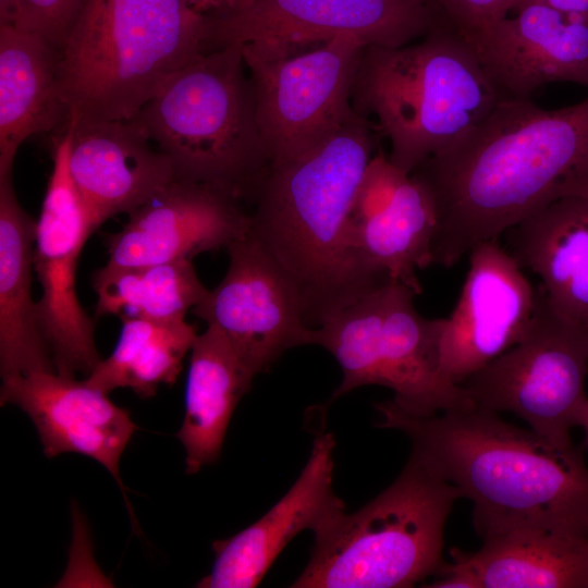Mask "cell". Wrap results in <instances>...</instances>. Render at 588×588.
<instances>
[{
  "instance_id": "3",
  "label": "cell",
  "mask_w": 588,
  "mask_h": 588,
  "mask_svg": "<svg viewBox=\"0 0 588 588\" xmlns=\"http://www.w3.org/2000/svg\"><path fill=\"white\" fill-rule=\"evenodd\" d=\"M379 137L355 112L321 145L272 163L252 203L249 232L296 289L311 329L392 280L366 260L351 218Z\"/></svg>"
},
{
  "instance_id": "22",
  "label": "cell",
  "mask_w": 588,
  "mask_h": 588,
  "mask_svg": "<svg viewBox=\"0 0 588 588\" xmlns=\"http://www.w3.org/2000/svg\"><path fill=\"white\" fill-rule=\"evenodd\" d=\"M510 254L540 279L555 311L588 328V197H567L506 232Z\"/></svg>"
},
{
  "instance_id": "21",
  "label": "cell",
  "mask_w": 588,
  "mask_h": 588,
  "mask_svg": "<svg viewBox=\"0 0 588 588\" xmlns=\"http://www.w3.org/2000/svg\"><path fill=\"white\" fill-rule=\"evenodd\" d=\"M439 588H588V538L520 528L490 535L478 551L454 549Z\"/></svg>"
},
{
  "instance_id": "31",
  "label": "cell",
  "mask_w": 588,
  "mask_h": 588,
  "mask_svg": "<svg viewBox=\"0 0 588 588\" xmlns=\"http://www.w3.org/2000/svg\"><path fill=\"white\" fill-rule=\"evenodd\" d=\"M580 427L584 429V432H585V444H586V446H587V449H588V406H587V409H586L585 415H584V417H583Z\"/></svg>"
},
{
  "instance_id": "32",
  "label": "cell",
  "mask_w": 588,
  "mask_h": 588,
  "mask_svg": "<svg viewBox=\"0 0 588 588\" xmlns=\"http://www.w3.org/2000/svg\"><path fill=\"white\" fill-rule=\"evenodd\" d=\"M218 1L220 0H204V2L201 3L200 5V9L199 11L200 12H205L206 10H208L209 8H211L215 3H217Z\"/></svg>"
},
{
  "instance_id": "25",
  "label": "cell",
  "mask_w": 588,
  "mask_h": 588,
  "mask_svg": "<svg viewBox=\"0 0 588 588\" xmlns=\"http://www.w3.org/2000/svg\"><path fill=\"white\" fill-rule=\"evenodd\" d=\"M253 379L217 328L207 326L196 336L189 352L184 419L176 433L185 449L187 474L219 458L234 409Z\"/></svg>"
},
{
  "instance_id": "7",
  "label": "cell",
  "mask_w": 588,
  "mask_h": 588,
  "mask_svg": "<svg viewBox=\"0 0 588 588\" xmlns=\"http://www.w3.org/2000/svg\"><path fill=\"white\" fill-rule=\"evenodd\" d=\"M460 491L409 456L399 477L358 511L315 535L294 588H402L437 574L444 526Z\"/></svg>"
},
{
  "instance_id": "6",
  "label": "cell",
  "mask_w": 588,
  "mask_h": 588,
  "mask_svg": "<svg viewBox=\"0 0 588 588\" xmlns=\"http://www.w3.org/2000/svg\"><path fill=\"white\" fill-rule=\"evenodd\" d=\"M131 120L168 157L175 180L252 205L271 159L240 45L201 53Z\"/></svg>"
},
{
  "instance_id": "19",
  "label": "cell",
  "mask_w": 588,
  "mask_h": 588,
  "mask_svg": "<svg viewBox=\"0 0 588 588\" xmlns=\"http://www.w3.org/2000/svg\"><path fill=\"white\" fill-rule=\"evenodd\" d=\"M65 128L71 133L70 175L96 229L118 213L132 212L175 180L168 157L133 120L78 122Z\"/></svg>"
},
{
  "instance_id": "4",
  "label": "cell",
  "mask_w": 588,
  "mask_h": 588,
  "mask_svg": "<svg viewBox=\"0 0 588 588\" xmlns=\"http://www.w3.org/2000/svg\"><path fill=\"white\" fill-rule=\"evenodd\" d=\"M204 26L186 0H84L60 49L68 124L134 118L201 54Z\"/></svg>"
},
{
  "instance_id": "8",
  "label": "cell",
  "mask_w": 588,
  "mask_h": 588,
  "mask_svg": "<svg viewBox=\"0 0 588 588\" xmlns=\"http://www.w3.org/2000/svg\"><path fill=\"white\" fill-rule=\"evenodd\" d=\"M415 295L407 285L390 280L315 329V345L330 352L342 370L332 399L377 384L391 389V402L414 416L473 403L441 373L444 318H424L415 308Z\"/></svg>"
},
{
  "instance_id": "11",
  "label": "cell",
  "mask_w": 588,
  "mask_h": 588,
  "mask_svg": "<svg viewBox=\"0 0 588 588\" xmlns=\"http://www.w3.org/2000/svg\"><path fill=\"white\" fill-rule=\"evenodd\" d=\"M203 13V53L244 44L314 46L340 35L396 48L441 24L427 0H220Z\"/></svg>"
},
{
  "instance_id": "20",
  "label": "cell",
  "mask_w": 588,
  "mask_h": 588,
  "mask_svg": "<svg viewBox=\"0 0 588 588\" xmlns=\"http://www.w3.org/2000/svg\"><path fill=\"white\" fill-rule=\"evenodd\" d=\"M334 446L331 433L316 437L305 467L281 500L244 530L212 543V569L197 587H256L297 534L306 529L316 532L345 511L332 488Z\"/></svg>"
},
{
  "instance_id": "27",
  "label": "cell",
  "mask_w": 588,
  "mask_h": 588,
  "mask_svg": "<svg viewBox=\"0 0 588 588\" xmlns=\"http://www.w3.org/2000/svg\"><path fill=\"white\" fill-rule=\"evenodd\" d=\"M96 317L185 319L208 293L191 259L142 267L105 265L91 277Z\"/></svg>"
},
{
  "instance_id": "10",
  "label": "cell",
  "mask_w": 588,
  "mask_h": 588,
  "mask_svg": "<svg viewBox=\"0 0 588 588\" xmlns=\"http://www.w3.org/2000/svg\"><path fill=\"white\" fill-rule=\"evenodd\" d=\"M240 46L271 164L310 151L355 114L352 86L366 46L358 38L340 35L314 46Z\"/></svg>"
},
{
  "instance_id": "24",
  "label": "cell",
  "mask_w": 588,
  "mask_h": 588,
  "mask_svg": "<svg viewBox=\"0 0 588 588\" xmlns=\"http://www.w3.org/2000/svg\"><path fill=\"white\" fill-rule=\"evenodd\" d=\"M13 170L0 172L1 377L56 371L32 296L35 221L20 205Z\"/></svg>"
},
{
  "instance_id": "33",
  "label": "cell",
  "mask_w": 588,
  "mask_h": 588,
  "mask_svg": "<svg viewBox=\"0 0 588 588\" xmlns=\"http://www.w3.org/2000/svg\"><path fill=\"white\" fill-rule=\"evenodd\" d=\"M192 7H194L197 11H199L201 3L204 0H186ZM200 12V11H199Z\"/></svg>"
},
{
  "instance_id": "18",
  "label": "cell",
  "mask_w": 588,
  "mask_h": 588,
  "mask_svg": "<svg viewBox=\"0 0 588 588\" xmlns=\"http://www.w3.org/2000/svg\"><path fill=\"white\" fill-rule=\"evenodd\" d=\"M351 218L366 260L421 294L417 270L433 265L431 243L437 225L424 186L378 151L365 170Z\"/></svg>"
},
{
  "instance_id": "28",
  "label": "cell",
  "mask_w": 588,
  "mask_h": 588,
  "mask_svg": "<svg viewBox=\"0 0 588 588\" xmlns=\"http://www.w3.org/2000/svg\"><path fill=\"white\" fill-rule=\"evenodd\" d=\"M440 23L469 45L506 17L522 0H427Z\"/></svg>"
},
{
  "instance_id": "12",
  "label": "cell",
  "mask_w": 588,
  "mask_h": 588,
  "mask_svg": "<svg viewBox=\"0 0 588 588\" xmlns=\"http://www.w3.org/2000/svg\"><path fill=\"white\" fill-rule=\"evenodd\" d=\"M70 142L68 128L52 138L53 168L36 224L33 261L42 287L37 317L56 371L88 376L101 358L94 322L77 297L76 269L96 228L70 175Z\"/></svg>"
},
{
  "instance_id": "14",
  "label": "cell",
  "mask_w": 588,
  "mask_h": 588,
  "mask_svg": "<svg viewBox=\"0 0 588 588\" xmlns=\"http://www.w3.org/2000/svg\"><path fill=\"white\" fill-rule=\"evenodd\" d=\"M458 301L444 318L440 370L460 385L518 343L529 329L538 298L515 258L498 240L475 246Z\"/></svg>"
},
{
  "instance_id": "23",
  "label": "cell",
  "mask_w": 588,
  "mask_h": 588,
  "mask_svg": "<svg viewBox=\"0 0 588 588\" xmlns=\"http://www.w3.org/2000/svg\"><path fill=\"white\" fill-rule=\"evenodd\" d=\"M59 64L60 50L42 36L0 25V171L13 170L27 138L68 125Z\"/></svg>"
},
{
  "instance_id": "9",
  "label": "cell",
  "mask_w": 588,
  "mask_h": 588,
  "mask_svg": "<svg viewBox=\"0 0 588 588\" xmlns=\"http://www.w3.org/2000/svg\"><path fill=\"white\" fill-rule=\"evenodd\" d=\"M588 328L561 316L538 289L524 338L460 384L475 405L515 414L556 449L577 448L571 430L588 406Z\"/></svg>"
},
{
  "instance_id": "29",
  "label": "cell",
  "mask_w": 588,
  "mask_h": 588,
  "mask_svg": "<svg viewBox=\"0 0 588 588\" xmlns=\"http://www.w3.org/2000/svg\"><path fill=\"white\" fill-rule=\"evenodd\" d=\"M84 0H17L14 26L39 34L60 50Z\"/></svg>"
},
{
  "instance_id": "16",
  "label": "cell",
  "mask_w": 588,
  "mask_h": 588,
  "mask_svg": "<svg viewBox=\"0 0 588 588\" xmlns=\"http://www.w3.org/2000/svg\"><path fill=\"white\" fill-rule=\"evenodd\" d=\"M0 404H14L35 425L44 453L51 458L78 453L94 458L112 475L124 493L119 463L137 429L130 412L108 393L57 371L2 378Z\"/></svg>"
},
{
  "instance_id": "5",
  "label": "cell",
  "mask_w": 588,
  "mask_h": 588,
  "mask_svg": "<svg viewBox=\"0 0 588 588\" xmlns=\"http://www.w3.org/2000/svg\"><path fill=\"white\" fill-rule=\"evenodd\" d=\"M502 97L474 48L441 24L402 47L365 46L351 103L389 142V160L411 174L479 123Z\"/></svg>"
},
{
  "instance_id": "30",
  "label": "cell",
  "mask_w": 588,
  "mask_h": 588,
  "mask_svg": "<svg viewBox=\"0 0 588 588\" xmlns=\"http://www.w3.org/2000/svg\"><path fill=\"white\" fill-rule=\"evenodd\" d=\"M17 13V0H0V25L14 26Z\"/></svg>"
},
{
  "instance_id": "13",
  "label": "cell",
  "mask_w": 588,
  "mask_h": 588,
  "mask_svg": "<svg viewBox=\"0 0 588 588\" xmlns=\"http://www.w3.org/2000/svg\"><path fill=\"white\" fill-rule=\"evenodd\" d=\"M221 282L193 307L217 328L253 376L267 371L287 350L315 345L292 282L249 232L230 244Z\"/></svg>"
},
{
  "instance_id": "26",
  "label": "cell",
  "mask_w": 588,
  "mask_h": 588,
  "mask_svg": "<svg viewBox=\"0 0 588 588\" xmlns=\"http://www.w3.org/2000/svg\"><path fill=\"white\" fill-rule=\"evenodd\" d=\"M117 345L100 359L85 381L105 393L130 388L140 399L155 395L160 384L175 383L191 352L197 329L185 319L127 317Z\"/></svg>"
},
{
  "instance_id": "15",
  "label": "cell",
  "mask_w": 588,
  "mask_h": 588,
  "mask_svg": "<svg viewBox=\"0 0 588 588\" xmlns=\"http://www.w3.org/2000/svg\"><path fill=\"white\" fill-rule=\"evenodd\" d=\"M249 213L237 199L211 187L174 180L128 213L123 228L107 236V265L142 267L191 259L228 248L245 235Z\"/></svg>"
},
{
  "instance_id": "1",
  "label": "cell",
  "mask_w": 588,
  "mask_h": 588,
  "mask_svg": "<svg viewBox=\"0 0 588 588\" xmlns=\"http://www.w3.org/2000/svg\"><path fill=\"white\" fill-rule=\"evenodd\" d=\"M411 175L434 207L433 265L452 267L552 203L588 197V96L558 109L502 97Z\"/></svg>"
},
{
  "instance_id": "17",
  "label": "cell",
  "mask_w": 588,
  "mask_h": 588,
  "mask_svg": "<svg viewBox=\"0 0 588 588\" xmlns=\"http://www.w3.org/2000/svg\"><path fill=\"white\" fill-rule=\"evenodd\" d=\"M470 46L504 97L530 98L547 84L588 86V22L525 2Z\"/></svg>"
},
{
  "instance_id": "2",
  "label": "cell",
  "mask_w": 588,
  "mask_h": 588,
  "mask_svg": "<svg viewBox=\"0 0 588 588\" xmlns=\"http://www.w3.org/2000/svg\"><path fill=\"white\" fill-rule=\"evenodd\" d=\"M375 407L381 428L404 432L411 456L471 501L481 539L520 528L588 538V466L579 448L561 451L474 403L431 416L391 401Z\"/></svg>"
}]
</instances>
